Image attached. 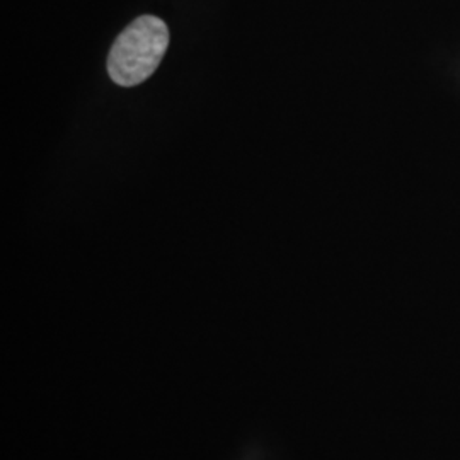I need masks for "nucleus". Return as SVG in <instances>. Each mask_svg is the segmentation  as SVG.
<instances>
[{"mask_svg": "<svg viewBox=\"0 0 460 460\" xmlns=\"http://www.w3.org/2000/svg\"><path fill=\"white\" fill-rule=\"evenodd\" d=\"M169 47V30L155 16H140L116 38L110 57L108 72L113 83L133 87L147 81L157 70Z\"/></svg>", "mask_w": 460, "mask_h": 460, "instance_id": "1", "label": "nucleus"}]
</instances>
